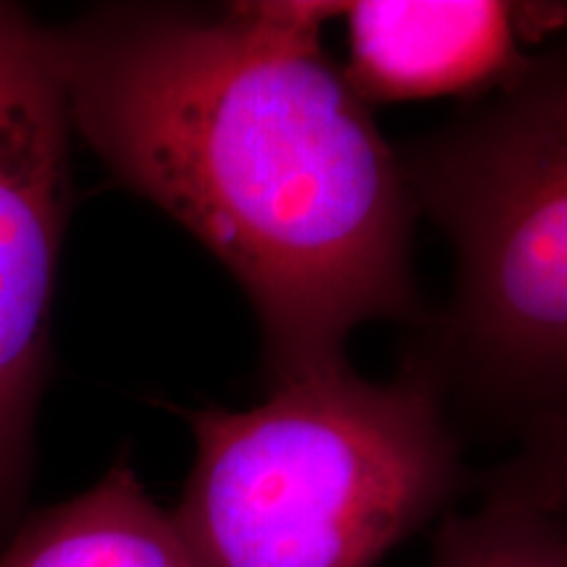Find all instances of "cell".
Returning <instances> with one entry per match:
<instances>
[{
  "label": "cell",
  "instance_id": "3957f363",
  "mask_svg": "<svg viewBox=\"0 0 567 567\" xmlns=\"http://www.w3.org/2000/svg\"><path fill=\"white\" fill-rule=\"evenodd\" d=\"M400 153L455 255L410 360L452 402L523 429L567 413V32Z\"/></svg>",
  "mask_w": 567,
  "mask_h": 567
},
{
  "label": "cell",
  "instance_id": "6da1fadb",
  "mask_svg": "<svg viewBox=\"0 0 567 567\" xmlns=\"http://www.w3.org/2000/svg\"><path fill=\"white\" fill-rule=\"evenodd\" d=\"M337 3H105L51 27L71 122L113 179L243 287L271 386L413 321L400 153L326 53Z\"/></svg>",
  "mask_w": 567,
  "mask_h": 567
},
{
  "label": "cell",
  "instance_id": "ba28073f",
  "mask_svg": "<svg viewBox=\"0 0 567 567\" xmlns=\"http://www.w3.org/2000/svg\"><path fill=\"white\" fill-rule=\"evenodd\" d=\"M484 502L567 515V413L523 431L515 455L488 478Z\"/></svg>",
  "mask_w": 567,
  "mask_h": 567
},
{
  "label": "cell",
  "instance_id": "277c9868",
  "mask_svg": "<svg viewBox=\"0 0 567 567\" xmlns=\"http://www.w3.org/2000/svg\"><path fill=\"white\" fill-rule=\"evenodd\" d=\"M71 137L51 27L0 0V523L30 481L71 210Z\"/></svg>",
  "mask_w": 567,
  "mask_h": 567
},
{
  "label": "cell",
  "instance_id": "7a4b0ae2",
  "mask_svg": "<svg viewBox=\"0 0 567 567\" xmlns=\"http://www.w3.org/2000/svg\"><path fill=\"white\" fill-rule=\"evenodd\" d=\"M195 463L172 517L195 567H379L450 505L463 455L434 375L350 365L245 410H179Z\"/></svg>",
  "mask_w": 567,
  "mask_h": 567
},
{
  "label": "cell",
  "instance_id": "5b68a950",
  "mask_svg": "<svg viewBox=\"0 0 567 567\" xmlns=\"http://www.w3.org/2000/svg\"><path fill=\"white\" fill-rule=\"evenodd\" d=\"M347 21L344 76L365 103L484 97L523 69L567 9L505 0H363L337 3Z\"/></svg>",
  "mask_w": 567,
  "mask_h": 567
},
{
  "label": "cell",
  "instance_id": "52a82bcc",
  "mask_svg": "<svg viewBox=\"0 0 567 567\" xmlns=\"http://www.w3.org/2000/svg\"><path fill=\"white\" fill-rule=\"evenodd\" d=\"M429 567H567V515L484 502L444 523Z\"/></svg>",
  "mask_w": 567,
  "mask_h": 567
},
{
  "label": "cell",
  "instance_id": "8992f818",
  "mask_svg": "<svg viewBox=\"0 0 567 567\" xmlns=\"http://www.w3.org/2000/svg\"><path fill=\"white\" fill-rule=\"evenodd\" d=\"M0 567H195L168 509L118 457L74 499L38 513L0 551Z\"/></svg>",
  "mask_w": 567,
  "mask_h": 567
}]
</instances>
